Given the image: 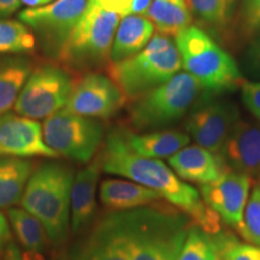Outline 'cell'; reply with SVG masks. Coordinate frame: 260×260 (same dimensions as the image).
<instances>
[{
    "instance_id": "52a82bcc",
    "label": "cell",
    "mask_w": 260,
    "mask_h": 260,
    "mask_svg": "<svg viewBox=\"0 0 260 260\" xmlns=\"http://www.w3.org/2000/svg\"><path fill=\"white\" fill-rule=\"evenodd\" d=\"M121 16L100 8L94 0L61 46L59 59L75 69H86L110 58Z\"/></svg>"
},
{
    "instance_id": "484cf974",
    "label": "cell",
    "mask_w": 260,
    "mask_h": 260,
    "mask_svg": "<svg viewBox=\"0 0 260 260\" xmlns=\"http://www.w3.org/2000/svg\"><path fill=\"white\" fill-rule=\"evenodd\" d=\"M8 217L19 243L27 251L42 252L47 243V233L42 224L24 209L11 207Z\"/></svg>"
},
{
    "instance_id": "9a60e30c",
    "label": "cell",
    "mask_w": 260,
    "mask_h": 260,
    "mask_svg": "<svg viewBox=\"0 0 260 260\" xmlns=\"http://www.w3.org/2000/svg\"><path fill=\"white\" fill-rule=\"evenodd\" d=\"M220 157L232 170L260 181V122L240 119L226 139Z\"/></svg>"
},
{
    "instance_id": "5bb4252c",
    "label": "cell",
    "mask_w": 260,
    "mask_h": 260,
    "mask_svg": "<svg viewBox=\"0 0 260 260\" xmlns=\"http://www.w3.org/2000/svg\"><path fill=\"white\" fill-rule=\"evenodd\" d=\"M0 155L51 159L59 157L45 142L40 123L28 117L8 112L0 115Z\"/></svg>"
},
{
    "instance_id": "f1b7e54d",
    "label": "cell",
    "mask_w": 260,
    "mask_h": 260,
    "mask_svg": "<svg viewBox=\"0 0 260 260\" xmlns=\"http://www.w3.org/2000/svg\"><path fill=\"white\" fill-rule=\"evenodd\" d=\"M237 232L246 242L260 246V181L253 186Z\"/></svg>"
},
{
    "instance_id": "2e32d148",
    "label": "cell",
    "mask_w": 260,
    "mask_h": 260,
    "mask_svg": "<svg viewBox=\"0 0 260 260\" xmlns=\"http://www.w3.org/2000/svg\"><path fill=\"white\" fill-rule=\"evenodd\" d=\"M169 167L182 181L209 184L217 181L229 170L220 157L199 145L186 146L168 159Z\"/></svg>"
},
{
    "instance_id": "4dcf8cb0",
    "label": "cell",
    "mask_w": 260,
    "mask_h": 260,
    "mask_svg": "<svg viewBox=\"0 0 260 260\" xmlns=\"http://www.w3.org/2000/svg\"><path fill=\"white\" fill-rule=\"evenodd\" d=\"M100 8L115 12L121 17L129 15H145L152 0H94Z\"/></svg>"
},
{
    "instance_id": "6da1fadb",
    "label": "cell",
    "mask_w": 260,
    "mask_h": 260,
    "mask_svg": "<svg viewBox=\"0 0 260 260\" xmlns=\"http://www.w3.org/2000/svg\"><path fill=\"white\" fill-rule=\"evenodd\" d=\"M102 170L129 178L157 191L162 199L186 213L195 226L204 232H223L222 219L201 198L199 190L184 183L160 159L142 157L129 147L124 130H112L106 136L99 157Z\"/></svg>"
},
{
    "instance_id": "d4e9b609",
    "label": "cell",
    "mask_w": 260,
    "mask_h": 260,
    "mask_svg": "<svg viewBox=\"0 0 260 260\" xmlns=\"http://www.w3.org/2000/svg\"><path fill=\"white\" fill-rule=\"evenodd\" d=\"M233 239L229 233L210 234L191 225L177 260H222L224 249Z\"/></svg>"
},
{
    "instance_id": "83f0119b",
    "label": "cell",
    "mask_w": 260,
    "mask_h": 260,
    "mask_svg": "<svg viewBox=\"0 0 260 260\" xmlns=\"http://www.w3.org/2000/svg\"><path fill=\"white\" fill-rule=\"evenodd\" d=\"M30 29L16 19H0V54L27 53L34 50Z\"/></svg>"
},
{
    "instance_id": "74e56055",
    "label": "cell",
    "mask_w": 260,
    "mask_h": 260,
    "mask_svg": "<svg viewBox=\"0 0 260 260\" xmlns=\"http://www.w3.org/2000/svg\"><path fill=\"white\" fill-rule=\"evenodd\" d=\"M52 2H54V0H21V3H23L27 6H30V8H39V6L50 4Z\"/></svg>"
},
{
    "instance_id": "4316f807",
    "label": "cell",
    "mask_w": 260,
    "mask_h": 260,
    "mask_svg": "<svg viewBox=\"0 0 260 260\" xmlns=\"http://www.w3.org/2000/svg\"><path fill=\"white\" fill-rule=\"evenodd\" d=\"M186 3L201 23L222 31L232 22L236 0H186Z\"/></svg>"
},
{
    "instance_id": "836d02e7",
    "label": "cell",
    "mask_w": 260,
    "mask_h": 260,
    "mask_svg": "<svg viewBox=\"0 0 260 260\" xmlns=\"http://www.w3.org/2000/svg\"><path fill=\"white\" fill-rule=\"evenodd\" d=\"M241 90L242 100L246 107L260 122V81L259 82L245 81L241 83Z\"/></svg>"
},
{
    "instance_id": "603a6c76",
    "label": "cell",
    "mask_w": 260,
    "mask_h": 260,
    "mask_svg": "<svg viewBox=\"0 0 260 260\" xmlns=\"http://www.w3.org/2000/svg\"><path fill=\"white\" fill-rule=\"evenodd\" d=\"M145 15L165 37H176L193 21L186 0H152Z\"/></svg>"
},
{
    "instance_id": "3957f363",
    "label": "cell",
    "mask_w": 260,
    "mask_h": 260,
    "mask_svg": "<svg viewBox=\"0 0 260 260\" xmlns=\"http://www.w3.org/2000/svg\"><path fill=\"white\" fill-rule=\"evenodd\" d=\"M73 183L74 174L69 167L45 162L32 172L19 201L56 243L63 242L68 234Z\"/></svg>"
},
{
    "instance_id": "7402d4cb",
    "label": "cell",
    "mask_w": 260,
    "mask_h": 260,
    "mask_svg": "<svg viewBox=\"0 0 260 260\" xmlns=\"http://www.w3.org/2000/svg\"><path fill=\"white\" fill-rule=\"evenodd\" d=\"M32 171L34 165L30 160L17 157H0V209L21 201Z\"/></svg>"
},
{
    "instance_id": "7a4b0ae2",
    "label": "cell",
    "mask_w": 260,
    "mask_h": 260,
    "mask_svg": "<svg viewBox=\"0 0 260 260\" xmlns=\"http://www.w3.org/2000/svg\"><path fill=\"white\" fill-rule=\"evenodd\" d=\"M132 260H177L193 222L169 206H145L115 212Z\"/></svg>"
},
{
    "instance_id": "d590c367",
    "label": "cell",
    "mask_w": 260,
    "mask_h": 260,
    "mask_svg": "<svg viewBox=\"0 0 260 260\" xmlns=\"http://www.w3.org/2000/svg\"><path fill=\"white\" fill-rule=\"evenodd\" d=\"M11 239V234H10V228L6 217L0 212V252L8 246Z\"/></svg>"
},
{
    "instance_id": "5b68a950",
    "label": "cell",
    "mask_w": 260,
    "mask_h": 260,
    "mask_svg": "<svg viewBox=\"0 0 260 260\" xmlns=\"http://www.w3.org/2000/svg\"><path fill=\"white\" fill-rule=\"evenodd\" d=\"M175 38L182 67L203 88L219 93L242 83L233 58L203 29L189 25Z\"/></svg>"
},
{
    "instance_id": "44dd1931",
    "label": "cell",
    "mask_w": 260,
    "mask_h": 260,
    "mask_svg": "<svg viewBox=\"0 0 260 260\" xmlns=\"http://www.w3.org/2000/svg\"><path fill=\"white\" fill-rule=\"evenodd\" d=\"M124 133L129 147L147 158H169L188 146L190 141V136L181 130H157L145 134H134L124 130Z\"/></svg>"
},
{
    "instance_id": "ba28073f",
    "label": "cell",
    "mask_w": 260,
    "mask_h": 260,
    "mask_svg": "<svg viewBox=\"0 0 260 260\" xmlns=\"http://www.w3.org/2000/svg\"><path fill=\"white\" fill-rule=\"evenodd\" d=\"M42 134L48 147L73 160L88 162L103 141V125L88 118L61 109L45 118Z\"/></svg>"
},
{
    "instance_id": "7c38bea8",
    "label": "cell",
    "mask_w": 260,
    "mask_h": 260,
    "mask_svg": "<svg viewBox=\"0 0 260 260\" xmlns=\"http://www.w3.org/2000/svg\"><path fill=\"white\" fill-rule=\"evenodd\" d=\"M240 111L228 100H212L198 106L186 122L188 135L201 147L220 154L237 122Z\"/></svg>"
},
{
    "instance_id": "d6986e66",
    "label": "cell",
    "mask_w": 260,
    "mask_h": 260,
    "mask_svg": "<svg viewBox=\"0 0 260 260\" xmlns=\"http://www.w3.org/2000/svg\"><path fill=\"white\" fill-rule=\"evenodd\" d=\"M100 201L107 210L122 212L160 204L162 197L157 191L130 181L104 180L99 189Z\"/></svg>"
},
{
    "instance_id": "8992f818",
    "label": "cell",
    "mask_w": 260,
    "mask_h": 260,
    "mask_svg": "<svg viewBox=\"0 0 260 260\" xmlns=\"http://www.w3.org/2000/svg\"><path fill=\"white\" fill-rule=\"evenodd\" d=\"M195 77L177 73L170 80L133 100L129 107L132 125L139 130L160 129L180 121L200 92Z\"/></svg>"
},
{
    "instance_id": "30bf717a",
    "label": "cell",
    "mask_w": 260,
    "mask_h": 260,
    "mask_svg": "<svg viewBox=\"0 0 260 260\" xmlns=\"http://www.w3.org/2000/svg\"><path fill=\"white\" fill-rule=\"evenodd\" d=\"M88 5L89 0H54L47 5L24 10L19 18L38 32L45 47L59 53Z\"/></svg>"
},
{
    "instance_id": "8fae6325",
    "label": "cell",
    "mask_w": 260,
    "mask_h": 260,
    "mask_svg": "<svg viewBox=\"0 0 260 260\" xmlns=\"http://www.w3.org/2000/svg\"><path fill=\"white\" fill-rule=\"evenodd\" d=\"M124 102V95L110 77L90 73L74 84L64 109L88 118L106 119L116 115Z\"/></svg>"
},
{
    "instance_id": "e0dca14e",
    "label": "cell",
    "mask_w": 260,
    "mask_h": 260,
    "mask_svg": "<svg viewBox=\"0 0 260 260\" xmlns=\"http://www.w3.org/2000/svg\"><path fill=\"white\" fill-rule=\"evenodd\" d=\"M77 260H132L128 243L115 214H110L98 224Z\"/></svg>"
},
{
    "instance_id": "4fadbf2b",
    "label": "cell",
    "mask_w": 260,
    "mask_h": 260,
    "mask_svg": "<svg viewBox=\"0 0 260 260\" xmlns=\"http://www.w3.org/2000/svg\"><path fill=\"white\" fill-rule=\"evenodd\" d=\"M253 182L247 175L229 169L217 181L201 184L199 193L205 204L218 214L224 223L237 230L241 225Z\"/></svg>"
},
{
    "instance_id": "8d00e7d4",
    "label": "cell",
    "mask_w": 260,
    "mask_h": 260,
    "mask_svg": "<svg viewBox=\"0 0 260 260\" xmlns=\"http://www.w3.org/2000/svg\"><path fill=\"white\" fill-rule=\"evenodd\" d=\"M21 0H0V17H8L17 11Z\"/></svg>"
},
{
    "instance_id": "e575fe53",
    "label": "cell",
    "mask_w": 260,
    "mask_h": 260,
    "mask_svg": "<svg viewBox=\"0 0 260 260\" xmlns=\"http://www.w3.org/2000/svg\"><path fill=\"white\" fill-rule=\"evenodd\" d=\"M4 260H45L40 252L25 251L22 252L14 242H9L5 247Z\"/></svg>"
},
{
    "instance_id": "ac0fdd59",
    "label": "cell",
    "mask_w": 260,
    "mask_h": 260,
    "mask_svg": "<svg viewBox=\"0 0 260 260\" xmlns=\"http://www.w3.org/2000/svg\"><path fill=\"white\" fill-rule=\"evenodd\" d=\"M102 172L99 158L83 168L76 175L71 189V229L80 233L88 225L92 220L96 209V187L99 183V176Z\"/></svg>"
},
{
    "instance_id": "f546056e",
    "label": "cell",
    "mask_w": 260,
    "mask_h": 260,
    "mask_svg": "<svg viewBox=\"0 0 260 260\" xmlns=\"http://www.w3.org/2000/svg\"><path fill=\"white\" fill-rule=\"evenodd\" d=\"M237 28L243 38L253 37L260 30V0H242Z\"/></svg>"
},
{
    "instance_id": "d6a6232c",
    "label": "cell",
    "mask_w": 260,
    "mask_h": 260,
    "mask_svg": "<svg viewBox=\"0 0 260 260\" xmlns=\"http://www.w3.org/2000/svg\"><path fill=\"white\" fill-rule=\"evenodd\" d=\"M242 67L249 77L260 81V30L254 35L245 51Z\"/></svg>"
},
{
    "instance_id": "277c9868",
    "label": "cell",
    "mask_w": 260,
    "mask_h": 260,
    "mask_svg": "<svg viewBox=\"0 0 260 260\" xmlns=\"http://www.w3.org/2000/svg\"><path fill=\"white\" fill-rule=\"evenodd\" d=\"M182 60L169 37L155 34L144 50L126 59L111 63L110 79L125 99L135 100L180 73Z\"/></svg>"
},
{
    "instance_id": "ffe728a7",
    "label": "cell",
    "mask_w": 260,
    "mask_h": 260,
    "mask_svg": "<svg viewBox=\"0 0 260 260\" xmlns=\"http://www.w3.org/2000/svg\"><path fill=\"white\" fill-rule=\"evenodd\" d=\"M154 32V25L147 17L129 15L123 17L113 38L110 59L118 63L139 53L147 46Z\"/></svg>"
},
{
    "instance_id": "cb8c5ba5",
    "label": "cell",
    "mask_w": 260,
    "mask_h": 260,
    "mask_svg": "<svg viewBox=\"0 0 260 260\" xmlns=\"http://www.w3.org/2000/svg\"><path fill=\"white\" fill-rule=\"evenodd\" d=\"M31 70V61L25 57L0 58V115L15 105Z\"/></svg>"
},
{
    "instance_id": "1f68e13d",
    "label": "cell",
    "mask_w": 260,
    "mask_h": 260,
    "mask_svg": "<svg viewBox=\"0 0 260 260\" xmlns=\"http://www.w3.org/2000/svg\"><path fill=\"white\" fill-rule=\"evenodd\" d=\"M222 260H260V246L240 243L234 237L224 249Z\"/></svg>"
},
{
    "instance_id": "9c48e42d",
    "label": "cell",
    "mask_w": 260,
    "mask_h": 260,
    "mask_svg": "<svg viewBox=\"0 0 260 260\" xmlns=\"http://www.w3.org/2000/svg\"><path fill=\"white\" fill-rule=\"evenodd\" d=\"M69 74L60 67L44 64L31 70L15 103V111L31 119L47 118L64 109L73 90Z\"/></svg>"
}]
</instances>
